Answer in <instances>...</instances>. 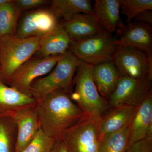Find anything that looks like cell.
Instances as JSON below:
<instances>
[{
  "instance_id": "cell-13",
  "label": "cell",
  "mask_w": 152,
  "mask_h": 152,
  "mask_svg": "<svg viewBox=\"0 0 152 152\" xmlns=\"http://www.w3.org/2000/svg\"><path fill=\"white\" fill-rule=\"evenodd\" d=\"M36 106L20 110L13 117L17 130L15 152H21L40 129Z\"/></svg>"
},
{
  "instance_id": "cell-25",
  "label": "cell",
  "mask_w": 152,
  "mask_h": 152,
  "mask_svg": "<svg viewBox=\"0 0 152 152\" xmlns=\"http://www.w3.org/2000/svg\"><path fill=\"white\" fill-rule=\"evenodd\" d=\"M56 140L40 129L35 137L21 152H51Z\"/></svg>"
},
{
  "instance_id": "cell-2",
  "label": "cell",
  "mask_w": 152,
  "mask_h": 152,
  "mask_svg": "<svg viewBox=\"0 0 152 152\" xmlns=\"http://www.w3.org/2000/svg\"><path fill=\"white\" fill-rule=\"evenodd\" d=\"M41 38H19L15 34L0 37V80L4 83L36 53Z\"/></svg>"
},
{
  "instance_id": "cell-6",
  "label": "cell",
  "mask_w": 152,
  "mask_h": 152,
  "mask_svg": "<svg viewBox=\"0 0 152 152\" xmlns=\"http://www.w3.org/2000/svg\"><path fill=\"white\" fill-rule=\"evenodd\" d=\"M100 120L85 115L63 133L60 139L69 152H99Z\"/></svg>"
},
{
  "instance_id": "cell-22",
  "label": "cell",
  "mask_w": 152,
  "mask_h": 152,
  "mask_svg": "<svg viewBox=\"0 0 152 152\" xmlns=\"http://www.w3.org/2000/svg\"><path fill=\"white\" fill-rule=\"evenodd\" d=\"M21 11L12 0L0 7V37L15 34Z\"/></svg>"
},
{
  "instance_id": "cell-28",
  "label": "cell",
  "mask_w": 152,
  "mask_h": 152,
  "mask_svg": "<svg viewBox=\"0 0 152 152\" xmlns=\"http://www.w3.org/2000/svg\"><path fill=\"white\" fill-rule=\"evenodd\" d=\"M134 22H141L151 25L152 24V10L143 11L137 15L134 19Z\"/></svg>"
},
{
  "instance_id": "cell-15",
  "label": "cell",
  "mask_w": 152,
  "mask_h": 152,
  "mask_svg": "<svg viewBox=\"0 0 152 152\" xmlns=\"http://www.w3.org/2000/svg\"><path fill=\"white\" fill-rule=\"evenodd\" d=\"M72 42L84 39L105 31L94 15L80 13L63 25Z\"/></svg>"
},
{
  "instance_id": "cell-29",
  "label": "cell",
  "mask_w": 152,
  "mask_h": 152,
  "mask_svg": "<svg viewBox=\"0 0 152 152\" xmlns=\"http://www.w3.org/2000/svg\"><path fill=\"white\" fill-rule=\"evenodd\" d=\"M51 152H69L64 143L61 139L56 140Z\"/></svg>"
},
{
  "instance_id": "cell-12",
  "label": "cell",
  "mask_w": 152,
  "mask_h": 152,
  "mask_svg": "<svg viewBox=\"0 0 152 152\" xmlns=\"http://www.w3.org/2000/svg\"><path fill=\"white\" fill-rule=\"evenodd\" d=\"M144 139L152 140V92L136 107L130 124L129 146Z\"/></svg>"
},
{
  "instance_id": "cell-9",
  "label": "cell",
  "mask_w": 152,
  "mask_h": 152,
  "mask_svg": "<svg viewBox=\"0 0 152 152\" xmlns=\"http://www.w3.org/2000/svg\"><path fill=\"white\" fill-rule=\"evenodd\" d=\"M152 80H136L121 76L107 102L109 108L137 107L152 92Z\"/></svg>"
},
{
  "instance_id": "cell-23",
  "label": "cell",
  "mask_w": 152,
  "mask_h": 152,
  "mask_svg": "<svg viewBox=\"0 0 152 152\" xmlns=\"http://www.w3.org/2000/svg\"><path fill=\"white\" fill-rule=\"evenodd\" d=\"M17 134L13 118L0 117V152H15Z\"/></svg>"
},
{
  "instance_id": "cell-19",
  "label": "cell",
  "mask_w": 152,
  "mask_h": 152,
  "mask_svg": "<svg viewBox=\"0 0 152 152\" xmlns=\"http://www.w3.org/2000/svg\"><path fill=\"white\" fill-rule=\"evenodd\" d=\"M92 74L98 91L107 100L121 77L113 61L104 62L93 66Z\"/></svg>"
},
{
  "instance_id": "cell-14",
  "label": "cell",
  "mask_w": 152,
  "mask_h": 152,
  "mask_svg": "<svg viewBox=\"0 0 152 152\" xmlns=\"http://www.w3.org/2000/svg\"><path fill=\"white\" fill-rule=\"evenodd\" d=\"M37 101L0 80V117H11L20 110L34 107Z\"/></svg>"
},
{
  "instance_id": "cell-31",
  "label": "cell",
  "mask_w": 152,
  "mask_h": 152,
  "mask_svg": "<svg viewBox=\"0 0 152 152\" xmlns=\"http://www.w3.org/2000/svg\"></svg>"
},
{
  "instance_id": "cell-20",
  "label": "cell",
  "mask_w": 152,
  "mask_h": 152,
  "mask_svg": "<svg viewBox=\"0 0 152 152\" xmlns=\"http://www.w3.org/2000/svg\"><path fill=\"white\" fill-rule=\"evenodd\" d=\"M51 10L57 18H63L65 21L80 13L94 15L89 0H53Z\"/></svg>"
},
{
  "instance_id": "cell-3",
  "label": "cell",
  "mask_w": 152,
  "mask_h": 152,
  "mask_svg": "<svg viewBox=\"0 0 152 152\" xmlns=\"http://www.w3.org/2000/svg\"><path fill=\"white\" fill-rule=\"evenodd\" d=\"M79 64V59L72 52L67 51L50 73L34 81L30 88V95L38 102L57 90L71 94L74 74Z\"/></svg>"
},
{
  "instance_id": "cell-16",
  "label": "cell",
  "mask_w": 152,
  "mask_h": 152,
  "mask_svg": "<svg viewBox=\"0 0 152 152\" xmlns=\"http://www.w3.org/2000/svg\"><path fill=\"white\" fill-rule=\"evenodd\" d=\"M137 107L121 106L109 108L99 122L100 141L105 136L120 130L131 123Z\"/></svg>"
},
{
  "instance_id": "cell-7",
  "label": "cell",
  "mask_w": 152,
  "mask_h": 152,
  "mask_svg": "<svg viewBox=\"0 0 152 152\" xmlns=\"http://www.w3.org/2000/svg\"><path fill=\"white\" fill-rule=\"evenodd\" d=\"M113 61L121 76L152 80V56L129 46H118Z\"/></svg>"
},
{
  "instance_id": "cell-27",
  "label": "cell",
  "mask_w": 152,
  "mask_h": 152,
  "mask_svg": "<svg viewBox=\"0 0 152 152\" xmlns=\"http://www.w3.org/2000/svg\"><path fill=\"white\" fill-rule=\"evenodd\" d=\"M15 2L19 9L22 11L37 7L49 2V1L46 0H16Z\"/></svg>"
},
{
  "instance_id": "cell-8",
  "label": "cell",
  "mask_w": 152,
  "mask_h": 152,
  "mask_svg": "<svg viewBox=\"0 0 152 152\" xmlns=\"http://www.w3.org/2000/svg\"><path fill=\"white\" fill-rule=\"evenodd\" d=\"M62 56L31 58L16 71L6 85L31 96L30 88L34 81L50 73Z\"/></svg>"
},
{
  "instance_id": "cell-24",
  "label": "cell",
  "mask_w": 152,
  "mask_h": 152,
  "mask_svg": "<svg viewBox=\"0 0 152 152\" xmlns=\"http://www.w3.org/2000/svg\"><path fill=\"white\" fill-rule=\"evenodd\" d=\"M121 14L127 17L129 23L143 11L152 10V0H120Z\"/></svg>"
},
{
  "instance_id": "cell-5",
  "label": "cell",
  "mask_w": 152,
  "mask_h": 152,
  "mask_svg": "<svg viewBox=\"0 0 152 152\" xmlns=\"http://www.w3.org/2000/svg\"><path fill=\"white\" fill-rule=\"evenodd\" d=\"M71 44L72 53L79 60L93 66L113 61L118 47L117 40L106 31Z\"/></svg>"
},
{
  "instance_id": "cell-21",
  "label": "cell",
  "mask_w": 152,
  "mask_h": 152,
  "mask_svg": "<svg viewBox=\"0 0 152 152\" xmlns=\"http://www.w3.org/2000/svg\"><path fill=\"white\" fill-rule=\"evenodd\" d=\"M130 124L105 136L100 142L99 152H126L129 147Z\"/></svg>"
},
{
  "instance_id": "cell-18",
  "label": "cell",
  "mask_w": 152,
  "mask_h": 152,
  "mask_svg": "<svg viewBox=\"0 0 152 152\" xmlns=\"http://www.w3.org/2000/svg\"><path fill=\"white\" fill-rule=\"evenodd\" d=\"M120 0H96L93 8L94 15L102 27L110 33L119 28L121 31L125 26L120 17Z\"/></svg>"
},
{
  "instance_id": "cell-17",
  "label": "cell",
  "mask_w": 152,
  "mask_h": 152,
  "mask_svg": "<svg viewBox=\"0 0 152 152\" xmlns=\"http://www.w3.org/2000/svg\"><path fill=\"white\" fill-rule=\"evenodd\" d=\"M72 41L63 25L59 24L48 34L41 38L37 57L47 58L63 55L67 51Z\"/></svg>"
},
{
  "instance_id": "cell-4",
  "label": "cell",
  "mask_w": 152,
  "mask_h": 152,
  "mask_svg": "<svg viewBox=\"0 0 152 152\" xmlns=\"http://www.w3.org/2000/svg\"><path fill=\"white\" fill-rule=\"evenodd\" d=\"M93 67L79 60L77 75L73 80L75 89L70 96L85 115L100 119L109 107L95 84L92 74Z\"/></svg>"
},
{
  "instance_id": "cell-1",
  "label": "cell",
  "mask_w": 152,
  "mask_h": 152,
  "mask_svg": "<svg viewBox=\"0 0 152 152\" xmlns=\"http://www.w3.org/2000/svg\"><path fill=\"white\" fill-rule=\"evenodd\" d=\"M36 109L40 129L55 140L86 115L70 94L62 90L47 95L37 102Z\"/></svg>"
},
{
  "instance_id": "cell-10",
  "label": "cell",
  "mask_w": 152,
  "mask_h": 152,
  "mask_svg": "<svg viewBox=\"0 0 152 152\" xmlns=\"http://www.w3.org/2000/svg\"><path fill=\"white\" fill-rule=\"evenodd\" d=\"M58 24V18L51 10H36L23 17L15 34L20 38H41L51 31Z\"/></svg>"
},
{
  "instance_id": "cell-11",
  "label": "cell",
  "mask_w": 152,
  "mask_h": 152,
  "mask_svg": "<svg viewBox=\"0 0 152 152\" xmlns=\"http://www.w3.org/2000/svg\"><path fill=\"white\" fill-rule=\"evenodd\" d=\"M117 40L118 46L133 47L152 56V30L150 25L141 22H131L121 31Z\"/></svg>"
},
{
  "instance_id": "cell-30",
  "label": "cell",
  "mask_w": 152,
  "mask_h": 152,
  "mask_svg": "<svg viewBox=\"0 0 152 152\" xmlns=\"http://www.w3.org/2000/svg\"><path fill=\"white\" fill-rule=\"evenodd\" d=\"M10 0H0V7L9 3Z\"/></svg>"
},
{
  "instance_id": "cell-26",
  "label": "cell",
  "mask_w": 152,
  "mask_h": 152,
  "mask_svg": "<svg viewBox=\"0 0 152 152\" xmlns=\"http://www.w3.org/2000/svg\"><path fill=\"white\" fill-rule=\"evenodd\" d=\"M152 151V140L144 139L130 145L126 152H151Z\"/></svg>"
}]
</instances>
